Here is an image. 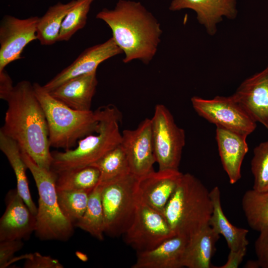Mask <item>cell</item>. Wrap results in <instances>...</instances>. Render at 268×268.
<instances>
[{"label": "cell", "mask_w": 268, "mask_h": 268, "mask_svg": "<svg viewBox=\"0 0 268 268\" xmlns=\"http://www.w3.org/2000/svg\"><path fill=\"white\" fill-rule=\"evenodd\" d=\"M13 87L12 81L5 70L0 71V98L6 101Z\"/></svg>", "instance_id": "36"}, {"label": "cell", "mask_w": 268, "mask_h": 268, "mask_svg": "<svg viewBox=\"0 0 268 268\" xmlns=\"http://www.w3.org/2000/svg\"><path fill=\"white\" fill-rule=\"evenodd\" d=\"M251 169L254 177L253 189L268 190V140L261 142L253 149Z\"/></svg>", "instance_id": "31"}, {"label": "cell", "mask_w": 268, "mask_h": 268, "mask_svg": "<svg viewBox=\"0 0 268 268\" xmlns=\"http://www.w3.org/2000/svg\"><path fill=\"white\" fill-rule=\"evenodd\" d=\"M57 174V191H92L100 181V172L93 165Z\"/></svg>", "instance_id": "26"}, {"label": "cell", "mask_w": 268, "mask_h": 268, "mask_svg": "<svg viewBox=\"0 0 268 268\" xmlns=\"http://www.w3.org/2000/svg\"><path fill=\"white\" fill-rule=\"evenodd\" d=\"M75 0L67 3L60 1L49 7L39 17L37 26V38L40 44L50 46L58 42L63 22Z\"/></svg>", "instance_id": "24"}, {"label": "cell", "mask_w": 268, "mask_h": 268, "mask_svg": "<svg viewBox=\"0 0 268 268\" xmlns=\"http://www.w3.org/2000/svg\"><path fill=\"white\" fill-rule=\"evenodd\" d=\"M123 54L112 37L107 41L84 50L68 66L43 85L50 92L66 81L97 70L98 66L106 60Z\"/></svg>", "instance_id": "15"}, {"label": "cell", "mask_w": 268, "mask_h": 268, "mask_svg": "<svg viewBox=\"0 0 268 268\" xmlns=\"http://www.w3.org/2000/svg\"><path fill=\"white\" fill-rule=\"evenodd\" d=\"M220 235L209 225L189 238L184 258V267L211 268Z\"/></svg>", "instance_id": "21"}, {"label": "cell", "mask_w": 268, "mask_h": 268, "mask_svg": "<svg viewBox=\"0 0 268 268\" xmlns=\"http://www.w3.org/2000/svg\"><path fill=\"white\" fill-rule=\"evenodd\" d=\"M185 8L196 12L198 22L211 36L216 33V25L223 17L234 19L238 13L236 0H173L169 7L171 11Z\"/></svg>", "instance_id": "17"}, {"label": "cell", "mask_w": 268, "mask_h": 268, "mask_svg": "<svg viewBox=\"0 0 268 268\" xmlns=\"http://www.w3.org/2000/svg\"><path fill=\"white\" fill-rule=\"evenodd\" d=\"M213 210L209 225L218 234L224 238L230 250L236 251L247 248L249 230L233 225L225 215L221 203L220 192L218 187L210 191Z\"/></svg>", "instance_id": "22"}, {"label": "cell", "mask_w": 268, "mask_h": 268, "mask_svg": "<svg viewBox=\"0 0 268 268\" xmlns=\"http://www.w3.org/2000/svg\"><path fill=\"white\" fill-rule=\"evenodd\" d=\"M6 101L8 107L0 131L15 140L38 166L50 170L53 158L47 121L33 84L27 80L18 82Z\"/></svg>", "instance_id": "1"}, {"label": "cell", "mask_w": 268, "mask_h": 268, "mask_svg": "<svg viewBox=\"0 0 268 268\" xmlns=\"http://www.w3.org/2000/svg\"><path fill=\"white\" fill-rule=\"evenodd\" d=\"M96 18L111 29L125 55L124 63L138 60L148 64L155 55L162 31L157 19L140 2L119 0L113 9L103 8Z\"/></svg>", "instance_id": "2"}, {"label": "cell", "mask_w": 268, "mask_h": 268, "mask_svg": "<svg viewBox=\"0 0 268 268\" xmlns=\"http://www.w3.org/2000/svg\"><path fill=\"white\" fill-rule=\"evenodd\" d=\"M0 149L7 157L14 171L16 179V189L19 194L31 211L36 215L37 207L32 200L26 175L28 168L23 159L19 145L0 131Z\"/></svg>", "instance_id": "23"}, {"label": "cell", "mask_w": 268, "mask_h": 268, "mask_svg": "<svg viewBox=\"0 0 268 268\" xmlns=\"http://www.w3.org/2000/svg\"><path fill=\"white\" fill-rule=\"evenodd\" d=\"M24 268H63V265L57 259L38 252L26 254Z\"/></svg>", "instance_id": "32"}, {"label": "cell", "mask_w": 268, "mask_h": 268, "mask_svg": "<svg viewBox=\"0 0 268 268\" xmlns=\"http://www.w3.org/2000/svg\"><path fill=\"white\" fill-rule=\"evenodd\" d=\"M189 238L180 235L164 241L154 248L137 252L132 268H180L184 267V258Z\"/></svg>", "instance_id": "18"}, {"label": "cell", "mask_w": 268, "mask_h": 268, "mask_svg": "<svg viewBox=\"0 0 268 268\" xmlns=\"http://www.w3.org/2000/svg\"><path fill=\"white\" fill-rule=\"evenodd\" d=\"M39 17L19 18L4 15L0 23V71L22 58L24 48L37 38Z\"/></svg>", "instance_id": "11"}, {"label": "cell", "mask_w": 268, "mask_h": 268, "mask_svg": "<svg viewBox=\"0 0 268 268\" xmlns=\"http://www.w3.org/2000/svg\"><path fill=\"white\" fill-rule=\"evenodd\" d=\"M137 178L131 173L98 184L103 208L105 234L117 237L123 234L131 223L137 199Z\"/></svg>", "instance_id": "7"}, {"label": "cell", "mask_w": 268, "mask_h": 268, "mask_svg": "<svg viewBox=\"0 0 268 268\" xmlns=\"http://www.w3.org/2000/svg\"><path fill=\"white\" fill-rule=\"evenodd\" d=\"M257 123L268 132V65L245 79L232 95Z\"/></svg>", "instance_id": "16"}, {"label": "cell", "mask_w": 268, "mask_h": 268, "mask_svg": "<svg viewBox=\"0 0 268 268\" xmlns=\"http://www.w3.org/2000/svg\"><path fill=\"white\" fill-rule=\"evenodd\" d=\"M91 191H57L60 208L63 214L74 225L83 215Z\"/></svg>", "instance_id": "29"}, {"label": "cell", "mask_w": 268, "mask_h": 268, "mask_svg": "<svg viewBox=\"0 0 268 268\" xmlns=\"http://www.w3.org/2000/svg\"><path fill=\"white\" fill-rule=\"evenodd\" d=\"M96 110L99 127L96 134H89L80 139L72 149L51 152L53 161L51 169L53 171L58 173L91 165L121 144L122 134L119 125L122 117L120 111L111 104Z\"/></svg>", "instance_id": "4"}, {"label": "cell", "mask_w": 268, "mask_h": 268, "mask_svg": "<svg viewBox=\"0 0 268 268\" xmlns=\"http://www.w3.org/2000/svg\"><path fill=\"white\" fill-rule=\"evenodd\" d=\"M123 235L125 242L140 252L154 248L175 234L163 213L137 201L132 220Z\"/></svg>", "instance_id": "10"}, {"label": "cell", "mask_w": 268, "mask_h": 268, "mask_svg": "<svg viewBox=\"0 0 268 268\" xmlns=\"http://www.w3.org/2000/svg\"><path fill=\"white\" fill-rule=\"evenodd\" d=\"M254 247L260 268H268V226L260 232Z\"/></svg>", "instance_id": "34"}, {"label": "cell", "mask_w": 268, "mask_h": 268, "mask_svg": "<svg viewBox=\"0 0 268 268\" xmlns=\"http://www.w3.org/2000/svg\"><path fill=\"white\" fill-rule=\"evenodd\" d=\"M247 136L216 126V140L223 168L231 184L241 178V166L248 151Z\"/></svg>", "instance_id": "19"}, {"label": "cell", "mask_w": 268, "mask_h": 268, "mask_svg": "<svg viewBox=\"0 0 268 268\" xmlns=\"http://www.w3.org/2000/svg\"><path fill=\"white\" fill-rule=\"evenodd\" d=\"M244 268H260V265L257 260H249L248 261L245 265Z\"/></svg>", "instance_id": "37"}, {"label": "cell", "mask_w": 268, "mask_h": 268, "mask_svg": "<svg viewBox=\"0 0 268 268\" xmlns=\"http://www.w3.org/2000/svg\"><path fill=\"white\" fill-rule=\"evenodd\" d=\"M191 103L199 116L215 124L216 127L247 136L256 128L257 123L232 95L216 96L209 99L193 96Z\"/></svg>", "instance_id": "9"}, {"label": "cell", "mask_w": 268, "mask_h": 268, "mask_svg": "<svg viewBox=\"0 0 268 268\" xmlns=\"http://www.w3.org/2000/svg\"><path fill=\"white\" fill-rule=\"evenodd\" d=\"M97 84L96 71L71 78L49 93L74 110L87 111L91 110Z\"/></svg>", "instance_id": "20"}, {"label": "cell", "mask_w": 268, "mask_h": 268, "mask_svg": "<svg viewBox=\"0 0 268 268\" xmlns=\"http://www.w3.org/2000/svg\"><path fill=\"white\" fill-rule=\"evenodd\" d=\"M241 204L247 223L252 229L260 232L268 226V190L247 191Z\"/></svg>", "instance_id": "25"}, {"label": "cell", "mask_w": 268, "mask_h": 268, "mask_svg": "<svg viewBox=\"0 0 268 268\" xmlns=\"http://www.w3.org/2000/svg\"><path fill=\"white\" fill-rule=\"evenodd\" d=\"M22 240H10L0 241V268L10 265L15 253L23 246Z\"/></svg>", "instance_id": "33"}, {"label": "cell", "mask_w": 268, "mask_h": 268, "mask_svg": "<svg viewBox=\"0 0 268 268\" xmlns=\"http://www.w3.org/2000/svg\"><path fill=\"white\" fill-rule=\"evenodd\" d=\"M101 191V186L98 184L90 194L83 215L74 226L96 239L103 240L105 234V223Z\"/></svg>", "instance_id": "27"}, {"label": "cell", "mask_w": 268, "mask_h": 268, "mask_svg": "<svg viewBox=\"0 0 268 268\" xmlns=\"http://www.w3.org/2000/svg\"><path fill=\"white\" fill-rule=\"evenodd\" d=\"M21 150L23 160L35 182L38 194L36 236L42 240L66 241L73 234V224L62 212L58 200L57 174L38 166L25 151Z\"/></svg>", "instance_id": "6"}, {"label": "cell", "mask_w": 268, "mask_h": 268, "mask_svg": "<svg viewBox=\"0 0 268 268\" xmlns=\"http://www.w3.org/2000/svg\"><path fill=\"white\" fill-rule=\"evenodd\" d=\"M91 165L97 168L100 172L98 184L131 173L126 154L121 144L110 150Z\"/></svg>", "instance_id": "28"}, {"label": "cell", "mask_w": 268, "mask_h": 268, "mask_svg": "<svg viewBox=\"0 0 268 268\" xmlns=\"http://www.w3.org/2000/svg\"><path fill=\"white\" fill-rule=\"evenodd\" d=\"M156 162L159 170H179L186 142L185 133L179 127L168 109L157 104L151 119Z\"/></svg>", "instance_id": "8"}, {"label": "cell", "mask_w": 268, "mask_h": 268, "mask_svg": "<svg viewBox=\"0 0 268 268\" xmlns=\"http://www.w3.org/2000/svg\"><path fill=\"white\" fill-rule=\"evenodd\" d=\"M5 203V209L0 219V241L28 239L36 230V215L16 188L8 191Z\"/></svg>", "instance_id": "13"}, {"label": "cell", "mask_w": 268, "mask_h": 268, "mask_svg": "<svg viewBox=\"0 0 268 268\" xmlns=\"http://www.w3.org/2000/svg\"><path fill=\"white\" fill-rule=\"evenodd\" d=\"M213 210L210 191L190 173L183 174L163 215L175 235L188 238L209 225Z\"/></svg>", "instance_id": "3"}, {"label": "cell", "mask_w": 268, "mask_h": 268, "mask_svg": "<svg viewBox=\"0 0 268 268\" xmlns=\"http://www.w3.org/2000/svg\"><path fill=\"white\" fill-rule=\"evenodd\" d=\"M182 174L179 170L159 169L138 178L136 186L137 201L163 214Z\"/></svg>", "instance_id": "14"}, {"label": "cell", "mask_w": 268, "mask_h": 268, "mask_svg": "<svg viewBox=\"0 0 268 268\" xmlns=\"http://www.w3.org/2000/svg\"><path fill=\"white\" fill-rule=\"evenodd\" d=\"M121 145L126 154L132 174L138 178L153 170L156 160L151 119H144L134 130H124Z\"/></svg>", "instance_id": "12"}, {"label": "cell", "mask_w": 268, "mask_h": 268, "mask_svg": "<svg viewBox=\"0 0 268 268\" xmlns=\"http://www.w3.org/2000/svg\"><path fill=\"white\" fill-rule=\"evenodd\" d=\"M33 86L46 116L51 147L68 150L74 148L80 139L97 132V110H74L53 97L39 83L35 82Z\"/></svg>", "instance_id": "5"}, {"label": "cell", "mask_w": 268, "mask_h": 268, "mask_svg": "<svg viewBox=\"0 0 268 268\" xmlns=\"http://www.w3.org/2000/svg\"><path fill=\"white\" fill-rule=\"evenodd\" d=\"M247 248H244L236 251L230 250L226 262L220 267L215 268H237L243 262L246 255Z\"/></svg>", "instance_id": "35"}, {"label": "cell", "mask_w": 268, "mask_h": 268, "mask_svg": "<svg viewBox=\"0 0 268 268\" xmlns=\"http://www.w3.org/2000/svg\"><path fill=\"white\" fill-rule=\"evenodd\" d=\"M95 0H75L62 25L58 42L68 41L86 25L87 15Z\"/></svg>", "instance_id": "30"}]
</instances>
